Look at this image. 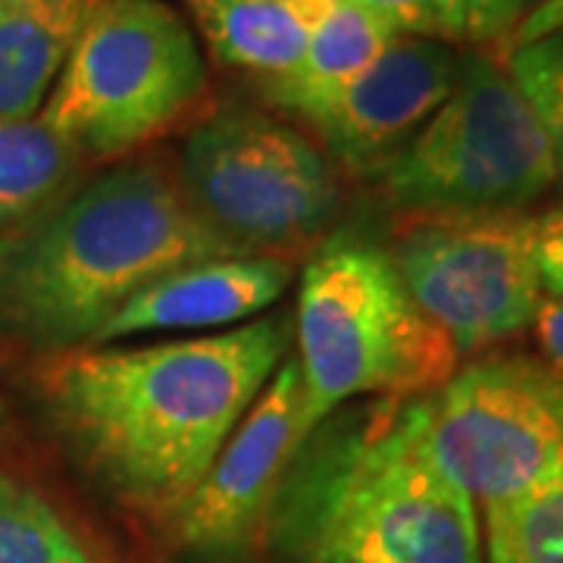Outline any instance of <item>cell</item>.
<instances>
[{
  "label": "cell",
  "instance_id": "5",
  "mask_svg": "<svg viewBox=\"0 0 563 563\" xmlns=\"http://www.w3.org/2000/svg\"><path fill=\"white\" fill-rule=\"evenodd\" d=\"M207 88L191 25L166 0H95L38 120L81 157H120L179 122Z\"/></svg>",
  "mask_w": 563,
  "mask_h": 563
},
{
  "label": "cell",
  "instance_id": "15",
  "mask_svg": "<svg viewBox=\"0 0 563 563\" xmlns=\"http://www.w3.org/2000/svg\"><path fill=\"white\" fill-rule=\"evenodd\" d=\"M210 54L261 81L288 76L307 51V35L279 0H185Z\"/></svg>",
  "mask_w": 563,
  "mask_h": 563
},
{
  "label": "cell",
  "instance_id": "26",
  "mask_svg": "<svg viewBox=\"0 0 563 563\" xmlns=\"http://www.w3.org/2000/svg\"><path fill=\"white\" fill-rule=\"evenodd\" d=\"M439 35L442 38H463L466 35V10L463 0H432Z\"/></svg>",
  "mask_w": 563,
  "mask_h": 563
},
{
  "label": "cell",
  "instance_id": "13",
  "mask_svg": "<svg viewBox=\"0 0 563 563\" xmlns=\"http://www.w3.org/2000/svg\"><path fill=\"white\" fill-rule=\"evenodd\" d=\"M95 0H0V120H35Z\"/></svg>",
  "mask_w": 563,
  "mask_h": 563
},
{
  "label": "cell",
  "instance_id": "1",
  "mask_svg": "<svg viewBox=\"0 0 563 563\" xmlns=\"http://www.w3.org/2000/svg\"><path fill=\"white\" fill-rule=\"evenodd\" d=\"M291 342L285 317L147 344L73 347L38 369L41 398L113 495L173 517L257 401Z\"/></svg>",
  "mask_w": 563,
  "mask_h": 563
},
{
  "label": "cell",
  "instance_id": "8",
  "mask_svg": "<svg viewBox=\"0 0 563 563\" xmlns=\"http://www.w3.org/2000/svg\"><path fill=\"white\" fill-rule=\"evenodd\" d=\"M422 407L432 457L473 501H510L563 476V376L551 363L485 357Z\"/></svg>",
  "mask_w": 563,
  "mask_h": 563
},
{
  "label": "cell",
  "instance_id": "4",
  "mask_svg": "<svg viewBox=\"0 0 563 563\" xmlns=\"http://www.w3.org/2000/svg\"><path fill=\"white\" fill-rule=\"evenodd\" d=\"M301 442L354 398H422L457 373V347L422 313L391 257L329 242L307 263L295 310Z\"/></svg>",
  "mask_w": 563,
  "mask_h": 563
},
{
  "label": "cell",
  "instance_id": "6",
  "mask_svg": "<svg viewBox=\"0 0 563 563\" xmlns=\"http://www.w3.org/2000/svg\"><path fill=\"white\" fill-rule=\"evenodd\" d=\"M407 217L514 213L558 181L536 113L492 54H461L442 107L376 176Z\"/></svg>",
  "mask_w": 563,
  "mask_h": 563
},
{
  "label": "cell",
  "instance_id": "20",
  "mask_svg": "<svg viewBox=\"0 0 563 563\" xmlns=\"http://www.w3.org/2000/svg\"><path fill=\"white\" fill-rule=\"evenodd\" d=\"M539 0H463L466 35L473 44H507L514 29Z\"/></svg>",
  "mask_w": 563,
  "mask_h": 563
},
{
  "label": "cell",
  "instance_id": "14",
  "mask_svg": "<svg viewBox=\"0 0 563 563\" xmlns=\"http://www.w3.org/2000/svg\"><path fill=\"white\" fill-rule=\"evenodd\" d=\"M398 38L401 35L391 25L342 0L339 10L307 38L301 63L288 76L261 81L263 98L303 120L363 76Z\"/></svg>",
  "mask_w": 563,
  "mask_h": 563
},
{
  "label": "cell",
  "instance_id": "21",
  "mask_svg": "<svg viewBox=\"0 0 563 563\" xmlns=\"http://www.w3.org/2000/svg\"><path fill=\"white\" fill-rule=\"evenodd\" d=\"M344 3H354L366 13H373L376 20L391 25L404 38H435L439 35L432 0H344Z\"/></svg>",
  "mask_w": 563,
  "mask_h": 563
},
{
  "label": "cell",
  "instance_id": "9",
  "mask_svg": "<svg viewBox=\"0 0 563 563\" xmlns=\"http://www.w3.org/2000/svg\"><path fill=\"white\" fill-rule=\"evenodd\" d=\"M536 229L539 217L523 210L410 217L388 257L457 354H473L532 325L542 301Z\"/></svg>",
  "mask_w": 563,
  "mask_h": 563
},
{
  "label": "cell",
  "instance_id": "25",
  "mask_svg": "<svg viewBox=\"0 0 563 563\" xmlns=\"http://www.w3.org/2000/svg\"><path fill=\"white\" fill-rule=\"evenodd\" d=\"M279 3L285 7V13L298 22V29H301L303 35L310 38L322 22L339 10L342 0H279Z\"/></svg>",
  "mask_w": 563,
  "mask_h": 563
},
{
  "label": "cell",
  "instance_id": "7",
  "mask_svg": "<svg viewBox=\"0 0 563 563\" xmlns=\"http://www.w3.org/2000/svg\"><path fill=\"white\" fill-rule=\"evenodd\" d=\"M179 191L235 254L307 242L342 203L322 147L254 107H222L188 132Z\"/></svg>",
  "mask_w": 563,
  "mask_h": 563
},
{
  "label": "cell",
  "instance_id": "3",
  "mask_svg": "<svg viewBox=\"0 0 563 563\" xmlns=\"http://www.w3.org/2000/svg\"><path fill=\"white\" fill-rule=\"evenodd\" d=\"M235 254L157 163H125L73 188L0 239V335L38 351L98 342L107 320L166 273Z\"/></svg>",
  "mask_w": 563,
  "mask_h": 563
},
{
  "label": "cell",
  "instance_id": "22",
  "mask_svg": "<svg viewBox=\"0 0 563 563\" xmlns=\"http://www.w3.org/2000/svg\"><path fill=\"white\" fill-rule=\"evenodd\" d=\"M536 261L548 295L563 298V207L539 217L536 229Z\"/></svg>",
  "mask_w": 563,
  "mask_h": 563
},
{
  "label": "cell",
  "instance_id": "23",
  "mask_svg": "<svg viewBox=\"0 0 563 563\" xmlns=\"http://www.w3.org/2000/svg\"><path fill=\"white\" fill-rule=\"evenodd\" d=\"M532 329L542 344L544 363H551L563 376V298H554V295L544 298L542 295L536 317H532Z\"/></svg>",
  "mask_w": 563,
  "mask_h": 563
},
{
  "label": "cell",
  "instance_id": "12",
  "mask_svg": "<svg viewBox=\"0 0 563 563\" xmlns=\"http://www.w3.org/2000/svg\"><path fill=\"white\" fill-rule=\"evenodd\" d=\"M288 282V263L257 254L179 266L122 303L101 329L98 344L144 332L244 325L279 301Z\"/></svg>",
  "mask_w": 563,
  "mask_h": 563
},
{
  "label": "cell",
  "instance_id": "11",
  "mask_svg": "<svg viewBox=\"0 0 563 563\" xmlns=\"http://www.w3.org/2000/svg\"><path fill=\"white\" fill-rule=\"evenodd\" d=\"M457 60L439 38H398L332 101L307 113L325 154L354 176H379L442 107Z\"/></svg>",
  "mask_w": 563,
  "mask_h": 563
},
{
  "label": "cell",
  "instance_id": "17",
  "mask_svg": "<svg viewBox=\"0 0 563 563\" xmlns=\"http://www.w3.org/2000/svg\"><path fill=\"white\" fill-rule=\"evenodd\" d=\"M488 563H563V476L485 507Z\"/></svg>",
  "mask_w": 563,
  "mask_h": 563
},
{
  "label": "cell",
  "instance_id": "19",
  "mask_svg": "<svg viewBox=\"0 0 563 563\" xmlns=\"http://www.w3.org/2000/svg\"><path fill=\"white\" fill-rule=\"evenodd\" d=\"M504 69L542 125L558 181L563 185V32L514 47Z\"/></svg>",
  "mask_w": 563,
  "mask_h": 563
},
{
  "label": "cell",
  "instance_id": "16",
  "mask_svg": "<svg viewBox=\"0 0 563 563\" xmlns=\"http://www.w3.org/2000/svg\"><path fill=\"white\" fill-rule=\"evenodd\" d=\"M79 151L51 125L0 120V232H20L73 191Z\"/></svg>",
  "mask_w": 563,
  "mask_h": 563
},
{
  "label": "cell",
  "instance_id": "18",
  "mask_svg": "<svg viewBox=\"0 0 563 563\" xmlns=\"http://www.w3.org/2000/svg\"><path fill=\"white\" fill-rule=\"evenodd\" d=\"M0 563H95L32 485L0 470Z\"/></svg>",
  "mask_w": 563,
  "mask_h": 563
},
{
  "label": "cell",
  "instance_id": "24",
  "mask_svg": "<svg viewBox=\"0 0 563 563\" xmlns=\"http://www.w3.org/2000/svg\"><path fill=\"white\" fill-rule=\"evenodd\" d=\"M554 32H563V0H539L529 13L523 16V22L514 29V35L507 38L501 51L510 54L514 47H523L529 41H539L544 35H554Z\"/></svg>",
  "mask_w": 563,
  "mask_h": 563
},
{
  "label": "cell",
  "instance_id": "10",
  "mask_svg": "<svg viewBox=\"0 0 563 563\" xmlns=\"http://www.w3.org/2000/svg\"><path fill=\"white\" fill-rule=\"evenodd\" d=\"M301 373L282 363L222 444L198 488L169 517L176 539L203 554H235L254 542L282 476L301 444Z\"/></svg>",
  "mask_w": 563,
  "mask_h": 563
},
{
  "label": "cell",
  "instance_id": "2",
  "mask_svg": "<svg viewBox=\"0 0 563 563\" xmlns=\"http://www.w3.org/2000/svg\"><path fill=\"white\" fill-rule=\"evenodd\" d=\"M422 398L344 404L298 444L263 520L279 563H483L476 507L429 451Z\"/></svg>",
  "mask_w": 563,
  "mask_h": 563
}]
</instances>
